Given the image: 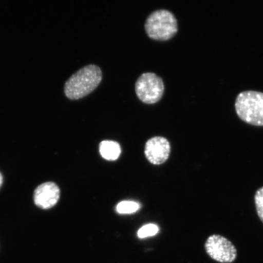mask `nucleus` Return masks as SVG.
Returning <instances> with one entry per match:
<instances>
[{
	"label": "nucleus",
	"mask_w": 263,
	"mask_h": 263,
	"mask_svg": "<svg viewBox=\"0 0 263 263\" xmlns=\"http://www.w3.org/2000/svg\"><path fill=\"white\" fill-rule=\"evenodd\" d=\"M101 80L102 71L98 66H85L66 82L65 94L70 100H78L94 90Z\"/></svg>",
	"instance_id": "f257e3e1"
},
{
	"label": "nucleus",
	"mask_w": 263,
	"mask_h": 263,
	"mask_svg": "<svg viewBox=\"0 0 263 263\" xmlns=\"http://www.w3.org/2000/svg\"><path fill=\"white\" fill-rule=\"evenodd\" d=\"M235 110L244 122L255 126H263L262 92H241L236 99Z\"/></svg>",
	"instance_id": "f03ea898"
},
{
	"label": "nucleus",
	"mask_w": 263,
	"mask_h": 263,
	"mask_svg": "<svg viewBox=\"0 0 263 263\" xmlns=\"http://www.w3.org/2000/svg\"><path fill=\"white\" fill-rule=\"evenodd\" d=\"M145 29L151 38L159 41H166L172 38L178 31L176 16L166 9H159L148 16Z\"/></svg>",
	"instance_id": "7ed1b4c3"
},
{
	"label": "nucleus",
	"mask_w": 263,
	"mask_h": 263,
	"mask_svg": "<svg viewBox=\"0 0 263 263\" xmlns=\"http://www.w3.org/2000/svg\"><path fill=\"white\" fill-rule=\"evenodd\" d=\"M164 89L162 79L151 72L141 74L136 83L138 97L147 104H153L159 101L163 96Z\"/></svg>",
	"instance_id": "20e7f679"
},
{
	"label": "nucleus",
	"mask_w": 263,
	"mask_h": 263,
	"mask_svg": "<svg viewBox=\"0 0 263 263\" xmlns=\"http://www.w3.org/2000/svg\"><path fill=\"white\" fill-rule=\"evenodd\" d=\"M205 249L210 258L221 263L233 262L237 256L235 246L221 235L209 236L205 243Z\"/></svg>",
	"instance_id": "39448f33"
},
{
	"label": "nucleus",
	"mask_w": 263,
	"mask_h": 263,
	"mask_svg": "<svg viewBox=\"0 0 263 263\" xmlns=\"http://www.w3.org/2000/svg\"><path fill=\"white\" fill-rule=\"evenodd\" d=\"M60 189L52 182L42 183L34 190L35 205L43 210H48L57 204L60 199Z\"/></svg>",
	"instance_id": "423d86ee"
},
{
	"label": "nucleus",
	"mask_w": 263,
	"mask_h": 263,
	"mask_svg": "<svg viewBox=\"0 0 263 263\" xmlns=\"http://www.w3.org/2000/svg\"><path fill=\"white\" fill-rule=\"evenodd\" d=\"M171 146L163 137H154L147 141L144 149L146 159L154 164H161L168 159Z\"/></svg>",
	"instance_id": "0eeeda50"
},
{
	"label": "nucleus",
	"mask_w": 263,
	"mask_h": 263,
	"mask_svg": "<svg viewBox=\"0 0 263 263\" xmlns=\"http://www.w3.org/2000/svg\"><path fill=\"white\" fill-rule=\"evenodd\" d=\"M100 153L104 159L113 161L120 157L121 149L120 144L116 141L104 140L100 144Z\"/></svg>",
	"instance_id": "6e6552de"
},
{
	"label": "nucleus",
	"mask_w": 263,
	"mask_h": 263,
	"mask_svg": "<svg viewBox=\"0 0 263 263\" xmlns=\"http://www.w3.org/2000/svg\"><path fill=\"white\" fill-rule=\"evenodd\" d=\"M140 209L139 203L133 201H123L117 206V212L120 214H131L136 212Z\"/></svg>",
	"instance_id": "1a4fd4ad"
},
{
	"label": "nucleus",
	"mask_w": 263,
	"mask_h": 263,
	"mask_svg": "<svg viewBox=\"0 0 263 263\" xmlns=\"http://www.w3.org/2000/svg\"><path fill=\"white\" fill-rule=\"evenodd\" d=\"M159 231V227L154 223H149L140 229L137 235L139 238L143 239L156 235Z\"/></svg>",
	"instance_id": "9d476101"
},
{
	"label": "nucleus",
	"mask_w": 263,
	"mask_h": 263,
	"mask_svg": "<svg viewBox=\"0 0 263 263\" xmlns=\"http://www.w3.org/2000/svg\"><path fill=\"white\" fill-rule=\"evenodd\" d=\"M255 203L256 212L263 223V186L256 191L255 195Z\"/></svg>",
	"instance_id": "9b49d317"
},
{
	"label": "nucleus",
	"mask_w": 263,
	"mask_h": 263,
	"mask_svg": "<svg viewBox=\"0 0 263 263\" xmlns=\"http://www.w3.org/2000/svg\"><path fill=\"white\" fill-rule=\"evenodd\" d=\"M3 183V177L1 173H0V188H1Z\"/></svg>",
	"instance_id": "f8f14e48"
}]
</instances>
